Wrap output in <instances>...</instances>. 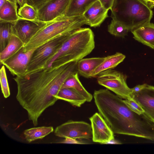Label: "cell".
Segmentation results:
<instances>
[{"mask_svg": "<svg viewBox=\"0 0 154 154\" xmlns=\"http://www.w3.org/2000/svg\"><path fill=\"white\" fill-rule=\"evenodd\" d=\"M93 97L99 113L114 134L154 141V122L144 113L133 111L122 98L108 89L95 90Z\"/></svg>", "mask_w": 154, "mask_h": 154, "instance_id": "obj_2", "label": "cell"}, {"mask_svg": "<svg viewBox=\"0 0 154 154\" xmlns=\"http://www.w3.org/2000/svg\"><path fill=\"white\" fill-rule=\"evenodd\" d=\"M95 45L94 34L90 28L78 29L69 35L46 67L50 66L56 60L64 63L77 62L89 54L94 48Z\"/></svg>", "mask_w": 154, "mask_h": 154, "instance_id": "obj_3", "label": "cell"}, {"mask_svg": "<svg viewBox=\"0 0 154 154\" xmlns=\"http://www.w3.org/2000/svg\"><path fill=\"white\" fill-rule=\"evenodd\" d=\"M151 9L154 7V0H143Z\"/></svg>", "mask_w": 154, "mask_h": 154, "instance_id": "obj_34", "label": "cell"}, {"mask_svg": "<svg viewBox=\"0 0 154 154\" xmlns=\"http://www.w3.org/2000/svg\"><path fill=\"white\" fill-rule=\"evenodd\" d=\"M123 100L130 109L133 111L139 114L144 113V111L141 106L132 99Z\"/></svg>", "mask_w": 154, "mask_h": 154, "instance_id": "obj_28", "label": "cell"}, {"mask_svg": "<svg viewBox=\"0 0 154 154\" xmlns=\"http://www.w3.org/2000/svg\"><path fill=\"white\" fill-rule=\"evenodd\" d=\"M58 100L67 101L73 106L80 107L86 101L84 97L74 89L65 88L61 89L56 96Z\"/></svg>", "mask_w": 154, "mask_h": 154, "instance_id": "obj_17", "label": "cell"}, {"mask_svg": "<svg viewBox=\"0 0 154 154\" xmlns=\"http://www.w3.org/2000/svg\"><path fill=\"white\" fill-rule=\"evenodd\" d=\"M17 3L8 1L0 8V20L12 23L20 18L17 12Z\"/></svg>", "mask_w": 154, "mask_h": 154, "instance_id": "obj_22", "label": "cell"}, {"mask_svg": "<svg viewBox=\"0 0 154 154\" xmlns=\"http://www.w3.org/2000/svg\"><path fill=\"white\" fill-rule=\"evenodd\" d=\"M94 142L104 144L114 138V133L105 119L100 114L94 113L89 118Z\"/></svg>", "mask_w": 154, "mask_h": 154, "instance_id": "obj_12", "label": "cell"}, {"mask_svg": "<svg viewBox=\"0 0 154 154\" xmlns=\"http://www.w3.org/2000/svg\"><path fill=\"white\" fill-rule=\"evenodd\" d=\"M54 133L56 136L65 138L89 140L92 137L91 125L82 121H68L57 127Z\"/></svg>", "mask_w": 154, "mask_h": 154, "instance_id": "obj_8", "label": "cell"}, {"mask_svg": "<svg viewBox=\"0 0 154 154\" xmlns=\"http://www.w3.org/2000/svg\"><path fill=\"white\" fill-rule=\"evenodd\" d=\"M78 74L77 71L72 74L64 82L61 89L73 88L83 96L86 101L90 102L93 99V95L87 91L82 85L79 80Z\"/></svg>", "mask_w": 154, "mask_h": 154, "instance_id": "obj_19", "label": "cell"}, {"mask_svg": "<svg viewBox=\"0 0 154 154\" xmlns=\"http://www.w3.org/2000/svg\"><path fill=\"white\" fill-rule=\"evenodd\" d=\"M71 0H47L37 9V19L45 22L65 15Z\"/></svg>", "mask_w": 154, "mask_h": 154, "instance_id": "obj_9", "label": "cell"}, {"mask_svg": "<svg viewBox=\"0 0 154 154\" xmlns=\"http://www.w3.org/2000/svg\"><path fill=\"white\" fill-rule=\"evenodd\" d=\"M47 23L38 19L31 20L20 17L13 26V34L21 40L24 46Z\"/></svg>", "mask_w": 154, "mask_h": 154, "instance_id": "obj_10", "label": "cell"}, {"mask_svg": "<svg viewBox=\"0 0 154 154\" xmlns=\"http://www.w3.org/2000/svg\"><path fill=\"white\" fill-rule=\"evenodd\" d=\"M14 23L0 20V52L5 48L13 35Z\"/></svg>", "mask_w": 154, "mask_h": 154, "instance_id": "obj_24", "label": "cell"}, {"mask_svg": "<svg viewBox=\"0 0 154 154\" xmlns=\"http://www.w3.org/2000/svg\"><path fill=\"white\" fill-rule=\"evenodd\" d=\"M8 1H10L11 2H14V3H17V0H8Z\"/></svg>", "mask_w": 154, "mask_h": 154, "instance_id": "obj_37", "label": "cell"}, {"mask_svg": "<svg viewBox=\"0 0 154 154\" xmlns=\"http://www.w3.org/2000/svg\"><path fill=\"white\" fill-rule=\"evenodd\" d=\"M58 143L76 144H88V143H86L84 142L77 140L76 139L70 138H65V139Z\"/></svg>", "mask_w": 154, "mask_h": 154, "instance_id": "obj_30", "label": "cell"}, {"mask_svg": "<svg viewBox=\"0 0 154 154\" xmlns=\"http://www.w3.org/2000/svg\"><path fill=\"white\" fill-rule=\"evenodd\" d=\"M98 83L125 100L131 99V88L126 83L127 76L119 71L110 69L103 71L97 76Z\"/></svg>", "mask_w": 154, "mask_h": 154, "instance_id": "obj_7", "label": "cell"}, {"mask_svg": "<svg viewBox=\"0 0 154 154\" xmlns=\"http://www.w3.org/2000/svg\"><path fill=\"white\" fill-rule=\"evenodd\" d=\"M131 97L141 106L144 113L154 122V86L147 84L140 91L132 94Z\"/></svg>", "mask_w": 154, "mask_h": 154, "instance_id": "obj_13", "label": "cell"}, {"mask_svg": "<svg viewBox=\"0 0 154 154\" xmlns=\"http://www.w3.org/2000/svg\"><path fill=\"white\" fill-rule=\"evenodd\" d=\"M146 84H144L141 85H137L131 88V94L134 93H137L140 91L146 86Z\"/></svg>", "mask_w": 154, "mask_h": 154, "instance_id": "obj_32", "label": "cell"}, {"mask_svg": "<svg viewBox=\"0 0 154 154\" xmlns=\"http://www.w3.org/2000/svg\"><path fill=\"white\" fill-rule=\"evenodd\" d=\"M111 11L112 19L130 31L150 22L153 15L151 9L143 0H114Z\"/></svg>", "mask_w": 154, "mask_h": 154, "instance_id": "obj_5", "label": "cell"}, {"mask_svg": "<svg viewBox=\"0 0 154 154\" xmlns=\"http://www.w3.org/2000/svg\"><path fill=\"white\" fill-rule=\"evenodd\" d=\"M18 14L20 17L25 19L31 20H37V10L26 3L19 9Z\"/></svg>", "mask_w": 154, "mask_h": 154, "instance_id": "obj_26", "label": "cell"}, {"mask_svg": "<svg viewBox=\"0 0 154 154\" xmlns=\"http://www.w3.org/2000/svg\"><path fill=\"white\" fill-rule=\"evenodd\" d=\"M105 59V57L82 58L77 62L76 70L79 74L85 78L92 77V73Z\"/></svg>", "mask_w": 154, "mask_h": 154, "instance_id": "obj_16", "label": "cell"}, {"mask_svg": "<svg viewBox=\"0 0 154 154\" xmlns=\"http://www.w3.org/2000/svg\"><path fill=\"white\" fill-rule=\"evenodd\" d=\"M23 48L2 63L14 76L25 75L33 54L38 47L26 52L23 51Z\"/></svg>", "mask_w": 154, "mask_h": 154, "instance_id": "obj_11", "label": "cell"}, {"mask_svg": "<svg viewBox=\"0 0 154 154\" xmlns=\"http://www.w3.org/2000/svg\"><path fill=\"white\" fill-rule=\"evenodd\" d=\"M71 33L56 37L38 47L33 54L25 75L31 74L46 67Z\"/></svg>", "mask_w": 154, "mask_h": 154, "instance_id": "obj_6", "label": "cell"}, {"mask_svg": "<svg viewBox=\"0 0 154 154\" xmlns=\"http://www.w3.org/2000/svg\"><path fill=\"white\" fill-rule=\"evenodd\" d=\"M108 11L97 0L87 9L83 15L86 20L87 25L96 27L99 26L108 17Z\"/></svg>", "mask_w": 154, "mask_h": 154, "instance_id": "obj_14", "label": "cell"}, {"mask_svg": "<svg viewBox=\"0 0 154 154\" xmlns=\"http://www.w3.org/2000/svg\"><path fill=\"white\" fill-rule=\"evenodd\" d=\"M77 62L63 63L56 60L50 67L13 79L17 88L16 96L21 106L27 112L34 126L47 108L58 100L56 96L64 82L76 71Z\"/></svg>", "mask_w": 154, "mask_h": 154, "instance_id": "obj_1", "label": "cell"}, {"mask_svg": "<svg viewBox=\"0 0 154 154\" xmlns=\"http://www.w3.org/2000/svg\"><path fill=\"white\" fill-rule=\"evenodd\" d=\"M97 0H71L65 16L68 17L83 14L87 9Z\"/></svg>", "mask_w": 154, "mask_h": 154, "instance_id": "obj_21", "label": "cell"}, {"mask_svg": "<svg viewBox=\"0 0 154 154\" xmlns=\"http://www.w3.org/2000/svg\"><path fill=\"white\" fill-rule=\"evenodd\" d=\"M47 0H25V3L37 9L38 7Z\"/></svg>", "mask_w": 154, "mask_h": 154, "instance_id": "obj_29", "label": "cell"}, {"mask_svg": "<svg viewBox=\"0 0 154 154\" xmlns=\"http://www.w3.org/2000/svg\"><path fill=\"white\" fill-rule=\"evenodd\" d=\"M17 2L18 5L20 6V7H21L23 6L26 3L25 0H17Z\"/></svg>", "mask_w": 154, "mask_h": 154, "instance_id": "obj_35", "label": "cell"}, {"mask_svg": "<svg viewBox=\"0 0 154 154\" xmlns=\"http://www.w3.org/2000/svg\"><path fill=\"white\" fill-rule=\"evenodd\" d=\"M102 6L109 10L111 9L114 0H99Z\"/></svg>", "mask_w": 154, "mask_h": 154, "instance_id": "obj_31", "label": "cell"}, {"mask_svg": "<svg viewBox=\"0 0 154 154\" xmlns=\"http://www.w3.org/2000/svg\"><path fill=\"white\" fill-rule=\"evenodd\" d=\"M24 46L23 42L17 37L13 34L12 35L5 48L0 52L1 64L14 55Z\"/></svg>", "mask_w": 154, "mask_h": 154, "instance_id": "obj_20", "label": "cell"}, {"mask_svg": "<svg viewBox=\"0 0 154 154\" xmlns=\"http://www.w3.org/2000/svg\"><path fill=\"white\" fill-rule=\"evenodd\" d=\"M0 82L2 93L4 97L7 98L10 96V92L5 66L3 65L0 70Z\"/></svg>", "mask_w": 154, "mask_h": 154, "instance_id": "obj_27", "label": "cell"}, {"mask_svg": "<svg viewBox=\"0 0 154 154\" xmlns=\"http://www.w3.org/2000/svg\"><path fill=\"white\" fill-rule=\"evenodd\" d=\"M129 31L126 26L113 19H112L108 26V31L109 33L117 37L124 38L127 35Z\"/></svg>", "mask_w": 154, "mask_h": 154, "instance_id": "obj_25", "label": "cell"}, {"mask_svg": "<svg viewBox=\"0 0 154 154\" xmlns=\"http://www.w3.org/2000/svg\"><path fill=\"white\" fill-rule=\"evenodd\" d=\"M125 57V55L119 52L105 57L104 61L92 73L91 77H95L103 71L115 68L123 62Z\"/></svg>", "mask_w": 154, "mask_h": 154, "instance_id": "obj_18", "label": "cell"}, {"mask_svg": "<svg viewBox=\"0 0 154 154\" xmlns=\"http://www.w3.org/2000/svg\"><path fill=\"white\" fill-rule=\"evenodd\" d=\"M54 131L52 126H41L32 128L25 130L23 134L25 138L29 143L42 139Z\"/></svg>", "mask_w": 154, "mask_h": 154, "instance_id": "obj_23", "label": "cell"}, {"mask_svg": "<svg viewBox=\"0 0 154 154\" xmlns=\"http://www.w3.org/2000/svg\"><path fill=\"white\" fill-rule=\"evenodd\" d=\"M8 0H0V8Z\"/></svg>", "mask_w": 154, "mask_h": 154, "instance_id": "obj_36", "label": "cell"}, {"mask_svg": "<svg viewBox=\"0 0 154 154\" xmlns=\"http://www.w3.org/2000/svg\"><path fill=\"white\" fill-rule=\"evenodd\" d=\"M122 143L120 141L115 140V139H112L106 142L104 144H120Z\"/></svg>", "mask_w": 154, "mask_h": 154, "instance_id": "obj_33", "label": "cell"}, {"mask_svg": "<svg viewBox=\"0 0 154 154\" xmlns=\"http://www.w3.org/2000/svg\"><path fill=\"white\" fill-rule=\"evenodd\" d=\"M87 24L83 15L68 17L62 16L47 22L23 48L26 52L38 47L56 37L71 33Z\"/></svg>", "mask_w": 154, "mask_h": 154, "instance_id": "obj_4", "label": "cell"}, {"mask_svg": "<svg viewBox=\"0 0 154 154\" xmlns=\"http://www.w3.org/2000/svg\"><path fill=\"white\" fill-rule=\"evenodd\" d=\"M136 40L154 49V24L150 22L143 24L131 30Z\"/></svg>", "mask_w": 154, "mask_h": 154, "instance_id": "obj_15", "label": "cell"}]
</instances>
